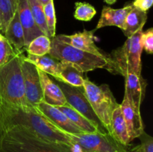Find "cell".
<instances>
[{"instance_id":"6da1fadb","label":"cell","mask_w":153,"mask_h":152,"mask_svg":"<svg viewBox=\"0 0 153 152\" xmlns=\"http://www.w3.org/2000/svg\"><path fill=\"white\" fill-rule=\"evenodd\" d=\"M20 126L44 139L75 146L65 132L34 107H14L0 102V129Z\"/></svg>"},{"instance_id":"7a4b0ae2","label":"cell","mask_w":153,"mask_h":152,"mask_svg":"<svg viewBox=\"0 0 153 152\" xmlns=\"http://www.w3.org/2000/svg\"><path fill=\"white\" fill-rule=\"evenodd\" d=\"M0 152H80L78 148L44 139L20 126L0 129Z\"/></svg>"},{"instance_id":"3957f363","label":"cell","mask_w":153,"mask_h":152,"mask_svg":"<svg viewBox=\"0 0 153 152\" xmlns=\"http://www.w3.org/2000/svg\"><path fill=\"white\" fill-rule=\"evenodd\" d=\"M21 55L22 52H19L11 61L0 67V102L14 107H28L31 105L25 96Z\"/></svg>"},{"instance_id":"277c9868","label":"cell","mask_w":153,"mask_h":152,"mask_svg":"<svg viewBox=\"0 0 153 152\" xmlns=\"http://www.w3.org/2000/svg\"><path fill=\"white\" fill-rule=\"evenodd\" d=\"M143 30H140L128 37L123 46L115 49L109 55L110 72L125 77L128 73L141 75V55L143 52L140 37Z\"/></svg>"},{"instance_id":"5b68a950","label":"cell","mask_w":153,"mask_h":152,"mask_svg":"<svg viewBox=\"0 0 153 152\" xmlns=\"http://www.w3.org/2000/svg\"><path fill=\"white\" fill-rule=\"evenodd\" d=\"M49 55L60 61H66L73 64L82 72L94 71L97 69H111L109 59L84 52L58 40L56 37L52 38Z\"/></svg>"},{"instance_id":"8992f818","label":"cell","mask_w":153,"mask_h":152,"mask_svg":"<svg viewBox=\"0 0 153 152\" xmlns=\"http://www.w3.org/2000/svg\"><path fill=\"white\" fill-rule=\"evenodd\" d=\"M85 96L102 125L109 134H111V119L114 110L120 104L117 102L108 84L98 86L85 78L83 86Z\"/></svg>"},{"instance_id":"52a82bcc","label":"cell","mask_w":153,"mask_h":152,"mask_svg":"<svg viewBox=\"0 0 153 152\" xmlns=\"http://www.w3.org/2000/svg\"><path fill=\"white\" fill-rule=\"evenodd\" d=\"M65 133L80 152H127L129 149L128 146L118 142L108 133Z\"/></svg>"},{"instance_id":"ba28073f","label":"cell","mask_w":153,"mask_h":152,"mask_svg":"<svg viewBox=\"0 0 153 152\" xmlns=\"http://www.w3.org/2000/svg\"><path fill=\"white\" fill-rule=\"evenodd\" d=\"M57 83L62 90L69 105L93 122L102 132L108 133L87 99L83 87L72 86L60 81H57Z\"/></svg>"},{"instance_id":"9c48e42d","label":"cell","mask_w":153,"mask_h":152,"mask_svg":"<svg viewBox=\"0 0 153 152\" xmlns=\"http://www.w3.org/2000/svg\"><path fill=\"white\" fill-rule=\"evenodd\" d=\"M20 66L25 98L29 105L35 107L39 103L43 101L38 69L31 62L26 61L22 54L21 55Z\"/></svg>"},{"instance_id":"30bf717a","label":"cell","mask_w":153,"mask_h":152,"mask_svg":"<svg viewBox=\"0 0 153 152\" xmlns=\"http://www.w3.org/2000/svg\"><path fill=\"white\" fill-rule=\"evenodd\" d=\"M96 30L87 31L85 30L82 32H78L72 35H61L55 36L58 40L67 44L70 45L73 47L79 49L84 52L97 55L101 58L109 59V55L104 53L101 49H99L94 42V32Z\"/></svg>"},{"instance_id":"8fae6325","label":"cell","mask_w":153,"mask_h":152,"mask_svg":"<svg viewBox=\"0 0 153 152\" xmlns=\"http://www.w3.org/2000/svg\"><path fill=\"white\" fill-rule=\"evenodd\" d=\"M42 114L48 118L53 124H55L58 128L64 132L69 134H82L84 133L75 124H73L67 116L61 112L59 109L55 106L46 104L44 101H41L35 107Z\"/></svg>"},{"instance_id":"7c38bea8","label":"cell","mask_w":153,"mask_h":152,"mask_svg":"<svg viewBox=\"0 0 153 152\" xmlns=\"http://www.w3.org/2000/svg\"><path fill=\"white\" fill-rule=\"evenodd\" d=\"M120 107L128 130V136L131 142L134 139L138 138L144 132V125L142 120L140 110L134 108L125 95Z\"/></svg>"},{"instance_id":"4fadbf2b","label":"cell","mask_w":153,"mask_h":152,"mask_svg":"<svg viewBox=\"0 0 153 152\" xmlns=\"http://www.w3.org/2000/svg\"><path fill=\"white\" fill-rule=\"evenodd\" d=\"M126 89L124 95L127 97L131 105L140 110V106L145 96L147 83L141 75L134 73H128L125 76Z\"/></svg>"},{"instance_id":"5bb4252c","label":"cell","mask_w":153,"mask_h":152,"mask_svg":"<svg viewBox=\"0 0 153 152\" xmlns=\"http://www.w3.org/2000/svg\"><path fill=\"white\" fill-rule=\"evenodd\" d=\"M17 12L19 21L22 27L25 40V48L29 44L31 40L38 36L43 35L34 22L30 10L27 0H17Z\"/></svg>"},{"instance_id":"9a60e30c","label":"cell","mask_w":153,"mask_h":152,"mask_svg":"<svg viewBox=\"0 0 153 152\" xmlns=\"http://www.w3.org/2000/svg\"><path fill=\"white\" fill-rule=\"evenodd\" d=\"M41 83L43 101L50 105L58 107L67 104L65 96L58 83L54 82L49 75L38 69Z\"/></svg>"},{"instance_id":"2e32d148","label":"cell","mask_w":153,"mask_h":152,"mask_svg":"<svg viewBox=\"0 0 153 152\" xmlns=\"http://www.w3.org/2000/svg\"><path fill=\"white\" fill-rule=\"evenodd\" d=\"M133 8L132 4L120 9H114L110 7H103L101 17L99 20L96 30L105 26H117L123 29L125 20L130 10Z\"/></svg>"},{"instance_id":"e0dca14e","label":"cell","mask_w":153,"mask_h":152,"mask_svg":"<svg viewBox=\"0 0 153 152\" xmlns=\"http://www.w3.org/2000/svg\"><path fill=\"white\" fill-rule=\"evenodd\" d=\"M111 135L119 143L129 146L131 143L126 122L123 116L120 104L114 110L111 119Z\"/></svg>"},{"instance_id":"ac0fdd59","label":"cell","mask_w":153,"mask_h":152,"mask_svg":"<svg viewBox=\"0 0 153 152\" xmlns=\"http://www.w3.org/2000/svg\"><path fill=\"white\" fill-rule=\"evenodd\" d=\"M3 34L16 51L21 52V50L25 48L24 32L18 16L17 10L9 22Z\"/></svg>"},{"instance_id":"d6986e66","label":"cell","mask_w":153,"mask_h":152,"mask_svg":"<svg viewBox=\"0 0 153 152\" xmlns=\"http://www.w3.org/2000/svg\"><path fill=\"white\" fill-rule=\"evenodd\" d=\"M59 77L57 81L63 82L74 86L83 87L85 78L83 72L73 64L66 61H60Z\"/></svg>"},{"instance_id":"ffe728a7","label":"cell","mask_w":153,"mask_h":152,"mask_svg":"<svg viewBox=\"0 0 153 152\" xmlns=\"http://www.w3.org/2000/svg\"><path fill=\"white\" fill-rule=\"evenodd\" d=\"M25 59L34 64L38 69L44 72L49 75H52L57 80H58L60 61L55 59L49 54L42 56L28 55V56L25 57Z\"/></svg>"},{"instance_id":"44dd1931","label":"cell","mask_w":153,"mask_h":152,"mask_svg":"<svg viewBox=\"0 0 153 152\" xmlns=\"http://www.w3.org/2000/svg\"><path fill=\"white\" fill-rule=\"evenodd\" d=\"M147 20V12L142 11L133 6L125 20L123 29L122 30L126 37H129L140 30H143V25Z\"/></svg>"},{"instance_id":"7402d4cb","label":"cell","mask_w":153,"mask_h":152,"mask_svg":"<svg viewBox=\"0 0 153 152\" xmlns=\"http://www.w3.org/2000/svg\"><path fill=\"white\" fill-rule=\"evenodd\" d=\"M58 107L61 112L64 113L67 116L69 119L73 122V124L76 125L78 128H80L84 133H97L102 132L93 122L88 120V119L82 116L81 113L76 111L74 108L69 105L68 104H66L65 105L58 106ZM106 133V132H102Z\"/></svg>"},{"instance_id":"603a6c76","label":"cell","mask_w":153,"mask_h":152,"mask_svg":"<svg viewBox=\"0 0 153 152\" xmlns=\"http://www.w3.org/2000/svg\"><path fill=\"white\" fill-rule=\"evenodd\" d=\"M52 39L46 35H40L31 40L25 48L28 55L42 56L49 54L51 49Z\"/></svg>"},{"instance_id":"cb8c5ba5","label":"cell","mask_w":153,"mask_h":152,"mask_svg":"<svg viewBox=\"0 0 153 152\" xmlns=\"http://www.w3.org/2000/svg\"><path fill=\"white\" fill-rule=\"evenodd\" d=\"M27 1H28L31 15H32L36 25L40 28V31L44 34V35L50 37L49 30H48L47 25H46V18H45L44 11H43V6L40 4L37 0H27Z\"/></svg>"},{"instance_id":"d4e9b609","label":"cell","mask_w":153,"mask_h":152,"mask_svg":"<svg viewBox=\"0 0 153 152\" xmlns=\"http://www.w3.org/2000/svg\"><path fill=\"white\" fill-rule=\"evenodd\" d=\"M17 9V0H0V17L1 21V34H4L10 19Z\"/></svg>"},{"instance_id":"484cf974","label":"cell","mask_w":153,"mask_h":152,"mask_svg":"<svg viewBox=\"0 0 153 152\" xmlns=\"http://www.w3.org/2000/svg\"><path fill=\"white\" fill-rule=\"evenodd\" d=\"M10 42L0 32V67L7 63L18 54Z\"/></svg>"},{"instance_id":"4316f807","label":"cell","mask_w":153,"mask_h":152,"mask_svg":"<svg viewBox=\"0 0 153 152\" xmlns=\"http://www.w3.org/2000/svg\"><path fill=\"white\" fill-rule=\"evenodd\" d=\"M74 17L80 21H91L97 13V10L94 6L86 2H76Z\"/></svg>"},{"instance_id":"83f0119b","label":"cell","mask_w":153,"mask_h":152,"mask_svg":"<svg viewBox=\"0 0 153 152\" xmlns=\"http://www.w3.org/2000/svg\"><path fill=\"white\" fill-rule=\"evenodd\" d=\"M43 11H44L49 36H50V38H53L55 37V31H56V16H55L53 0H51L48 4L43 6Z\"/></svg>"},{"instance_id":"f1b7e54d","label":"cell","mask_w":153,"mask_h":152,"mask_svg":"<svg viewBox=\"0 0 153 152\" xmlns=\"http://www.w3.org/2000/svg\"><path fill=\"white\" fill-rule=\"evenodd\" d=\"M140 43H141L143 49L146 51V53L152 54L153 52V28H151L143 31L140 37Z\"/></svg>"},{"instance_id":"f546056e","label":"cell","mask_w":153,"mask_h":152,"mask_svg":"<svg viewBox=\"0 0 153 152\" xmlns=\"http://www.w3.org/2000/svg\"><path fill=\"white\" fill-rule=\"evenodd\" d=\"M140 140L139 145L141 152H153V138L146 132H143L138 137Z\"/></svg>"},{"instance_id":"4dcf8cb0","label":"cell","mask_w":153,"mask_h":152,"mask_svg":"<svg viewBox=\"0 0 153 152\" xmlns=\"http://www.w3.org/2000/svg\"><path fill=\"white\" fill-rule=\"evenodd\" d=\"M152 4L153 0H134L132 5L142 11L147 12V10L152 7Z\"/></svg>"},{"instance_id":"1f68e13d","label":"cell","mask_w":153,"mask_h":152,"mask_svg":"<svg viewBox=\"0 0 153 152\" xmlns=\"http://www.w3.org/2000/svg\"><path fill=\"white\" fill-rule=\"evenodd\" d=\"M127 152H141V151H140V146L137 145L135 147L132 148H129Z\"/></svg>"},{"instance_id":"d6a6232c","label":"cell","mask_w":153,"mask_h":152,"mask_svg":"<svg viewBox=\"0 0 153 152\" xmlns=\"http://www.w3.org/2000/svg\"><path fill=\"white\" fill-rule=\"evenodd\" d=\"M37 1H38L40 4H41L43 6H45L46 4H48L51 0H37Z\"/></svg>"},{"instance_id":"836d02e7","label":"cell","mask_w":153,"mask_h":152,"mask_svg":"<svg viewBox=\"0 0 153 152\" xmlns=\"http://www.w3.org/2000/svg\"><path fill=\"white\" fill-rule=\"evenodd\" d=\"M104 1H105L107 4H114V3H115V1H116L117 0H104Z\"/></svg>"},{"instance_id":"e575fe53","label":"cell","mask_w":153,"mask_h":152,"mask_svg":"<svg viewBox=\"0 0 153 152\" xmlns=\"http://www.w3.org/2000/svg\"><path fill=\"white\" fill-rule=\"evenodd\" d=\"M1 31V17H0V31Z\"/></svg>"},{"instance_id":"d590c367","label":"cell","mask_w":153,"mask_h":152,"mask_svg":"<svg viewBox=\"0 0 153 152\" xmlns=\"http://www.w3.org/2000/svg\"><path fill=\"white\" fill-rule=\"evenodd\" d=\"M0 32H1V31H0Z\"/></svg>"}]
</instances>
